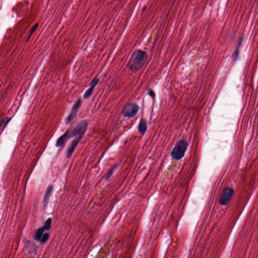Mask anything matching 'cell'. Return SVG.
Masks as SVG:
<instances>
[{
    "instance_id": "1",
    "label": "cell",
    "mask_w": 258,
    "mask_h": 258,
    "mask_svg": "<svg viewBox=\"0 0 258 258\" xmlns=\"http://www.w3.org/2000/svg\"><path fill=\"white\" fill-rule=\"evenodd\" d=\"M147 60L146 52L141 50H136L131 57L128 67L132 71H137L143 67Z\"/></svg>"
},
{
    "instance_id": "2",
    "label": "cell",
    "mask_w": 258,
    "mask_h": 258,
    "mask_svg": "<svg viewBox=\"0 0 258 258\" xmlns=\"http://www.w3.org/2000/svg\"><path fill=\"white\" fill-rule=\"evenodd\" d=\"M188 143L186 141L181 140L177 142L171 152L172 157L175 160L181 159L185 155Z\"/></svg>"
},
{
    "instance_id": "3",
    "label": "cell",
    "mask_w": 258,
    "mask_h": 258,
    "mask_svg": "<svg viewBox=\"0 0 258 258\" xmlns=\"http://www.w3.org/2000/svg\"><path fill=\"white\" fill-rule=\"evenodd\" d=\"M88 126V123L87 121H82L80 122L71 133L69 134V138L76 136H83L85 133Z\"/></svg>"
},
{
    "instance_id": "4",
    "label": "cell",
    "mask_w": 258,
    "mask_h": 258,
    "mask_svg": "<svg viewBox=\"0 0 258 258\" xmlns=\"http://www.w3.org/2000/svg\"><path fill=\"white\" fill-rule=\"evenodd\" d=\"M234 191L230 188H226L224 189L220 196L219 202L222 205H226L232 196Z\"/></svg>"
},
{
    "instance_id": "5",
    "label": "cell",
    "mask_w": 258,
    "mask_h": 258,
    "mask_svg": "<svg viewBox=\"0 0 258 258\" xmlns=\"http://www.w3.org/2000/svg\"><path fill=\"white\" fill-rule=\"evenodd\" d=\"M139 107L135 103H131L126 107L123 111V116L127 118H133L139 111Z\"/></svg>"
},
{
    "instance_id": "6",
    "label": "cell",
    "mask_w": 258,
    "mask_h": 258,
    "mask_svg": "<svg viewBox=\"0 0 258 258\" xmlns=\"http://www.w3.org/2000/svg\"><path fill=\"white\" fill-rule=\"evenodd\" d=\"M81 102H82L81 98H79L74 103L71 112H70L69 115L68 116L67 119H66V123L67 124L70 123L74 119V118H75L77 112L78 111L80 106L81 105Z\"/></svg>"
},
{
    "instance_id": "7",
    "label": "cell",
    "mask_w": 258,
    "mask_h": 258,
    "mask_svg": "<svg viewBox=\"0 0 258 258\" xmlns=\"http://www.w3.org/2000/svg\"><path fill=\"white\" fill-rule=\"evenodd\" d=\"M82 137L83 136H78V138H76L75 140H74L73 142L71 143V144L70 145V146L68 148L67 152H66V156L67 158H70L71 156L79 142L82 138Z\"/></svg>"
},
{
    "instance_id": "8",
    "label": "cell",
    "mask_w": 258,
    "mask_h": 258,
    "mask_svg": "<svg viewBox=\"0 0 258 258\" xmlns=\"http://www.w3.org/2000/svg\"><path fill=\"white\" fill-rule=\"evenodd\" d=\"M98 81H99V79L97 78H95L91 83L90 87H89V88L86 91V92L84 94V97L85 99H87L89 97L91 96V95L92 94L93 91L95 89V87L98 84Z\"/></svg>"
},
{
    "instance_id": "9",
    "label": "cell",
    "mask_w": 258,
    "mask_h": 258,
    "mask_svg": "<svg viewBox=\"0 0 258 258\" xmlns=\"http://www.w3.org/2000/svg\"><path fill=\"white\" fill-rule=\"evenodd\" d=\"M52 190H53V186H52V185H50V186H48L47 189H46V194H45V195H44L43 201V205L44 207H46L47 206V205H48V200H49V198H50V197L51 195H52Z\"/></svg>"
},
{
    "instance_id": "10",
    "label": "cell",
    "mask_w": 258,
    "mask_h": 258,
    "mask_svg": "<svg viewBox=\"0 0 258 258\" xmlns=\"http://www.w3.org/2000/svg\"><path fill=\"white\" fill-rule=\"evenodd\" d=\"M68 138H69V131H67L58 139L56 143V146L57 147H62Z\"/></svg>"
},
{
    "instance_id": "11",
    "label": "cell",
    "mask_w": 258,
    "mask_h": 258,
    "mask_svg": "<svg viewBox=\"0 0 258 258\" xmlns=\"http://www.w3.org/2000/svg\"><path fill=\"white\" fill-rule=\"evenodd\" d=\"M46 228L44 227V226H43V227H41V228H39L37 229V231H36V232L35 233L34 237H33V238H34L35 240L38 241H41V238L43 237V233L44 232V231H46Z\"/></svg>"
},
{
    "instance_id": "12",
    "label": "cell",
    "mask_w": 258,
    "mask_h": 258,
    "mask_svg": "<svg viewBox=\"0 0 258 258\" xmlns=\"http://www.w3.org/2000/svg\"><path fill=\"white\" fill-rule=\"evenodd\" d=\"M147 130L146 121L144 119H142L140 121V123L139 124V132L142 134L144 133Z\"/></svg>"
},
{
    "instance_id": "13",
    "label": "cell",
    "mask_w": 258,
    "mask_h": 258,
    "mask_svg": "<svg viewBox=\"0 0 258 258\" xmlns=\"http://www.w3.org/2000/svg\"><path fill=\"white\" fill-rule=\"evenodd\" d=\"M52 220L51 218H48L46 220V221L45 222L44 226H43L46 228V230H50V227H51V226H52Z\"/></svg>"
},
{
    "instance_id": "14",
    "label": "cell",
    "mask_w": 258,
    "mask_h": 258,
    "mask_svg": "<svg viewBox=\"0 0 258 258\" xmlns=\"http://www.w3.org/2000/svg\"><path fill=\"white\" fill-rule=\"evenodd\" d=\"M38 26V24H36L35 25H34L33 27L31 28V29L30 30L29 32H28V35L27 36V39L26 41H28V39H30V37L31 36V35L34 32L35 30L37 29V27Z\"/></svg>"
},
{
    "instance_id": "15",
    "label": "cell",
    "mask_w": 258,
    "mask_h": 258,
    "mask_svg": "<svg viewBox=\"0 0 258 258\" xmlns=\"http://www.w3.org/2000/svg\"><path fill=\"white\" fill-rule=\"evenodd\" d=\"M114 170H115V167H113L111 169H110L109 170V171L106 173V175H105L104 179H108L110 178V177L112 175V174L114 172Z\"/></svg>"
},
{
    "instance_id": "16",
    "label": "cell",
    "mask_w": 258,
    "mask_h": 258,
    "mask_svg": "<svg viewBox=\"0 0 258 258\" xmlns=\"http://www.w3.org/2000/svg\"><path fill=\"white\" fill-rule=\"evenodd\" d=\"M48 237H49V234L48 233H46L44 235H43V237L41 239V243H45L46 241L48 240Z\"/></svg>"
},
{
    "instance_id": "17",
    "label": "cell",
    "mask_w": 258,
    "mask_h": 258,
    "mask_svg": "<svg viewBox=\"0 0 258 258\" xmlns=\"http://www.w3.org/2000/svg\"><path fill=\"white\" fill-rule=\"evenodd\" d=\"M10 119H9L8 118H7V119H3V121H2V125H1V126H2V127L3 128L5 127L6 125L8 124L9 121H10Z\"/></svg>"
},
{
    "instance_id": "18",
    "label": "cell",
    "mask_w": 258,
    "mask_h": 258,
    "mask_svg": "<svg viewBox=\"0 0 258 258\" xmlns=\"http://www.w3.org/2000/svg\"><path fill=\"white\" fill-rule=\"evenodd\" d=\"M148 94L149 95H150L151 97H154V92H153V91L151 90H149V91Z\"/></svg>"
}]
</instances>
